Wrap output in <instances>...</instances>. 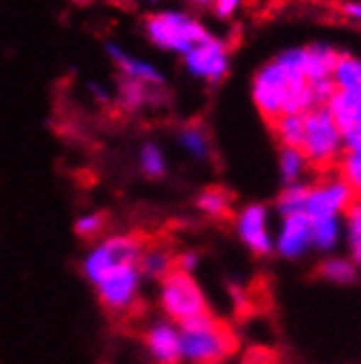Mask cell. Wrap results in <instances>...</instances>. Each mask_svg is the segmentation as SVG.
Here are the masks:
<instances>
[{
	"label": "cell",
	"instance_id": "1",
	"mask_svg": "<svg viewBox=\"0 0 361 364\" xmlns=\"http://www.w3.org/2000/svg\"><path fill=\"white\" fill-rule=\"evenodd\" d=\"M252 101L270 123L280 114H304L318 108L313 88L304 73V48H287L256 70Z\"/></svg>",
	"mask_w": 361,
	"mask_h": 364
},
{
	"label": "cell",
	"instance_id": "2",
	"mask_svg": "<svg viewBox=\"0 0 361 364\" xmlns=\"http://www.w3.org/2000/svg\"><path fill=\"white\" fill-rule=\"evenodd\" d=\"M182 362L187 364H221L237 351V336L228 323L209 314H201L179 325Z\"/></svg>",
	"mask_w": 361,
	"mask_h": 364
},
{
	"label": "cell",
	"instance_id": "3",
	"mask_svg": "<svg viewBox=\"0 0 361 364\" xmlns=\"http://www.w3.org/2000/svg\"><path fill=\"white\" fill-rule=\"evenodd\" d=\"M143 31L156 48L177 53L179 58L189 53L206 36H211L206 24L184 9H160L149 14L143 20Z\"/></svg>",
	"mask_w": 361,
	"mask_h": 364
},
{
	"label": "cell",
	"instance_id": "4",
	"mask_svg": "<svg viewBox=\"0 0 361 364\" xmlns=\"http://www.w3.org/2000/svg\"><path fill=\"white\" fill-rule=\"evenodd\" d=\"M145 246L147 244L138 232H114V235L94 240L82 257V274L90 285H94L101 277L116 268L138 266Z\"/></svg>",
	"mask_w": 361,
	"mask_h": 364
},
{
	"label": "cell",
	"instance_id": "5",
	"mask_svg": "<svg viewBox=\"0 0 361 364\" xmlns=\"http://www.w3.org/2000/svg\"><path fill=\"white\" fill-rule=\"evenodd\" d=\"M158 305L162 316L173 321L175 325L189 323L201 314H209V299H206L201 285L193 277V272L173 268L165 279L158 281Z\"/></svg>",
	"mask_w": 361,
	"mask_h": 364
},
{
	"label": "cell",
	"instance_id": "6",
	"mask_svg": "<svg viewBox=\"0 0 361 364\" xmlns=\"http://www.w3.org/2000/svg\"><path fill=\"white\" fill-rule=\"evenodd\" d=\"M300 149L306 156L309 165H313L318 169L331 167L344 154L346 149L344 134L324 106L304 112V134H302Z\"/></svg>",
	"mask_w": 361,
	"mask_h": 364
},
{
	"label": "cell",
	"instance_id": "7",
	"mask_svg": "<svg viewBox=\"0 0 361 364\" xmlns=\"http://www.w3.org/2000/svg\"><path fill=\"white\" fill-rule=\"evenodd\" d=\"M182 64L193 80L217 86L230 73V46L226 40L211 33L182 55Z\"/></svg>",
	"mask_w": 361,
	"mask_h": 364
},
{
	"label": "cell",
	"instance_id": "8",
	"mask_svg": "<svg viewBox=\"0 0 361 364\" xmlns=\"http://www.w3.org/2000/svg\"><path fill=\"white\" fill-rule=\"evenodd\" d=\"M143 283L145 279L138 266H123L101 277L92 288L103 309L112 311V314H125L138 303Z\"/></svg>",
	"mask_w": 361,
	"mask_h": 364
},
{
	"label": "cell",
	"instance_id": "9",
	"mask_svg": "<svg viewBox=\"0 0 361 364\" xmlns=\"http://www.w3.org/2000/svg\"><path fill=\"white\" fill-rule=\"evenodd\" d=\"M355 200L350 187L340 176H326L320 182L309 187L304 215L309 220H324V218H342L344 211Z\"/></svg>",
	"mask_w": 361,
	"mask_h": 364
},
{
	"label": "cell",
	"instance_id": "10",
	"mask_svg": "<svg viewBox=\"0 0 361 364\" xmlns=\"http://www.w3.org/2000/svg\"><path fill=\"white\" fill-rule=\"evenodd\" d=\"M237 235L241 244L256 257H267L274 252V232L270 226V209L265 204H245L235 220Z\"/></svg>",
	"mask_w": 361,
	"mask_h": 364
},
{
	"label": "cell",
	"instance_id": "11",
	"mask_svg": "<svg viewBox=\"0 0 361 364\" xmlns=\"http://www.w3.org/2000/svg\"><path fill=\"white\" fill-rule=\"evenodd\" d=\"M143 343L149 358L156 364H182V343H179V325L169 318H158L147 325Z\"/></svg>",
	"mask_w": 361,
	"mask_h": 364
},
{
	"label": "cell",
	"instance_id": "12",
	"mask_svg": "<svg viewBox=\"0 0 361 364\" xmlns=\"http://www.w3.org/2000/svg\"><path fill=\"white\" fill-rule=\"evenodd\" d=\"M106 53L110 58V62L116 66V70L121 73L123 80H132V82H140L149 88L162 90L165 88V75L162 70L151 64L149 60L136 58L130 50L123 48L116 42H106Z\"/></svg>",
	"mask_w": 361,
	"mask_h": 364
},
{
	"label": "cell",
	"instance_id": "13",
	"mask_svg": "<svg viewBox=\"0 0 361 364\" xmlns=\"http://www.w3.org/2000/svg\"><path fill=\"white\" fill-rule=\"evenodd\" d=\"M309 248H313L311 220L304 213L282 215L278 232L274 235V250L285 259H300Z\"/></svg>",
	"mask_w": 361,
	"mask_h": 364
},
{
	"label": "cell",
	"instance_id": "14",
	"mask_svg": "<svg viewBox=\"0 0 361 364\" xmlns=\"http://www.w3.org/2000/svg\"><path fill=\"white\" fill-rule=\"evenodd\" d=\"M324 108L331 112L333 121L338 123L342 134L350 132L361 123V95L344 92V90H333Z\"/></svg>",
	"mask_w": 361,
	"mask_h": 364
},
{
	"label": "cell",
	"instance_id": "15",
	"mask_svg": "<svg viewBox=\"0 0 361 364\" xmlns=\"http://www.w3.org/2000/svg\"><path fill=\"white\" fill-rule=\"evenodd\" d=\"M177 145L182 149L189 159L197 161V163H209L213 156V141L209 129H206L201 123H187L177 129Z\"/></svg>",
	"mask_w": 361,
	"mask_h": 364
},
{
	"label": "cell",
	"instance_id": "16",
	"mask_svg": "<svg viewBox=\"0 0 361 364\" xmlns=\"http://www.w3.org/2000/svg\"><path fill=\"white\" fill-rule=\"evenodd\" d=\"M304 48V73L309 84L316 82H331V73L338 60V50L331 44H311V46H302Z\"/></svg>",
	"mask_w": 361,
	"mask_h": 364
},
{
	"label": "cell",
	"instance_id": "17",
	"mask_svg": "<svg viewBox=\"0 0 361 364\" xmlns=\"http://www.w3.org/2000/svg\"><path fill=\"white\" fill-rule=\"evenodd\" d=\"M331 82L335 90L361 95V58L340 53L331 73Z\"/></svg>",
	"mask_w": 361,
	"mask_h": 364
},
{
	"label": "cell",
	"instance_id": "18",
	"mask_svg": "<svg viewBox=\"0 0 361 364\" xmlns=\"http://www.w3.org/2000/svg\"><path fill=\"white\" fill-rule=\"evenodd\" d=\"M175 259H177V255H173L171 250H167L162 246H145V250L138 259V270H140L143 279L160 281L175 268Z\"/></svg>",
	"mask_w": 361,
	"mask_h": 364
},
{
	"label": "cell",
	"instance_id": "19",
	"mask_svg": "<svg viewBox=\"0 0 361 364\" xmlns=\"http://www.w3.org/2000/svg\"><path fill=\"white\" fill-rule=\"evenodd\" d=\"M153 90L156 88H149L140 82H132V80H121L118 82V88H116V101L118 106L125 110V112H140L147 103L151 101L153 97Z\"/></svg>",
	"mask_w": 361,
	"mask_h": 364
},
{
	"label": "cell",
	"instance_id": "20",
	"mask_svg": "<svg viewBox=\"0 0 361 364\" xmlns=\"http://www.w3.org/2000/svg\"><path fill=\"white\" fill-rule=\"evenodd\" d=\"M342 218H324V220H311V242L313 248L328 252L335 250L342 240Z\"/></svg>",
	"mask_w": 361,
	"mask_h": 364
},
{
	"label": "cell",
	"instance_id": "21",
	"mask_svg": "<svg viewBox=\"0 0 361 364\" xmlns=\"http://www.w3.org/2000/svg\"><path fill=\"white\" fill-rule=\"evenodd\" d=\"M272 129L282 147H300L304 134V114H280L272 121Z\"/></svg>",
	"mask_w": 361,
	"mask_h": 364
},
{
	"label": "cell",
	"instance_id": "22",
	"mask_svg": "<svg viewBox=\"0 0 361 364\" xmlns=\"http://www.w3.org/2000/svg\"><path fill=\"white\" fill-rule=\"evenodd\" d=\"M344 228H346V242L352 264L361 266V200L355 198L350 206L344 211Z\"/></svg>",
	"mask_w": 361,
	"mask_h": 364
},
{
	"label": "cell",
	"instance_id": "23",
	"mask_svg": "<svg viewBox=\"0 0 361 364\" xmlns=\"http://www.w3.org/2000/svg\"><path fill=\"white\" fill-rule=\"evenodd\" d=\"M309 167L306 156L302 154L300 147H282L280 156H278V171L285 185H294V182H300L304 171Z\"/></svg>",
	"mask_w": 361,
	"mask_h": 364
},
{
	"label": "cell",
	"instance_id": "24",
	"mask_svg": "<svg viewBox=\"0 0 361 364\" xmlns=\"http://www.w3.org/2000/svg\"><path fill=\"white\" fill-rule=\"evenodd\" d=\"M195 206L209 218H215V220H221L230 213V206H232V198L226 189L221 187H209L204 189L197 200H195Z\"/></svg>",
	"mask_w": 361,
	"mask_h": 364
},
{
	"label": "cell",
	"instance_id": "25",
	"mask_svg": "<svg viewBox=\"0 0 361 364\" xmlns=\"http://www.w3.org/2000/svg\"><path fill=\"white\" fill-rule=\"evenodd\" d=\"M138 165L149 180H160L167 173V154L158 143L147 141L138 151Z\"/></svg>",
	"mask_w": 361,
	"mask_h": 364
},
{
	"label": "cell",
	"instance_id": "26",
	"mask_svg": "<svg viewBox=\"0 0 361 364\" xmlns=\"http://www.w3.org/2000/svg\"><path fill=\"white\" fill-rule=\"evenodd\" d=\"M309 196V185L304 182H294V185H285L276 200V209L282 215H294V213H304V204Z\"/></svg>",
	"mask_w": 361,
	"mask_h": 364
},
{
	"label": "cell",
	"instance_id": "27",
	"mask_svg": "<svg viewBox=\"0 0 361 364\" xmlns=\"http://www.w3.org/2000/svg\"><path fill=\"white\" fill-rule=\"evenodd\" d=\"M320 274L331 283L346 285L357 279V266L352 264L350 257H328L320 266Z\"/></svg>",
	"mask_w": 361,
	"mask_h": 364
},
{
	"label": "cell",
	"instance_id": "28",
	"mask_svg": "<svg viewBox=\"0 0 361 364\" xmlns=\"http://www.w3.org/2000/svg\"><path fill=\"white\" fill-rule=\"evenodd\" d=\"M352 196L361 200V149H344L340 156V173Z\"/></svg>",
	"mask_w": 361,
	"mask_h": 364
},
{
	"label": "cell",
	"instance_id": "29",
	"mask_svg": "<svg viewBox=\"0 0 361 364\" xmlns=\"http://www.w3.org/2000/svg\"><path fill=\"white\" fill-rule=\"evenodd\" d=\"M108 224V215L101 211H88L74 220V235L82 240H96L103 235Z\"/></svg>",
	"mask_w": 361,
	"mask_h": 364
},
{
	"label": "cell",
	"instance_id": "30",
	"mask_svg": "<svg viewBox=\"0 0 361 364\" xmlns=\"http://www.w3.org/2000/svg\"><path fill=\"white\" fill-rule=\"evenodd\" d=\"M245 3H248V0H215L211 9H213L215 18H219V20H232V18H235L245 7Z\"/></svg>",
	"mask_w": 361,
	"mask_h": 364
},
{
	"label": "cell",
	"instance_id": "31",
	"mask_svg": "<svg viewBox=\"0 0 361 364\" xmlns=\"http://www.w3.org/2000/svg\"><path fill=\"white\" fill-rule=\"evenodd\" d=\"M88 92H90V97H92V101L94 103H99V106H110L112 103V95H110V90L103 86V84H99V82H90L88 84Z\"/></svg>",
	"mask_w": 361,
	"mask_h": 364
},
{
	"label": "cell",
	"instance_id": "32",
	"mask_svg": "<svg viewBox=\"0 0 361 364\" xmlns=\"http://www.w3.org/2000/svg\"><path fill=\"white\" fill-rule=\"evenodd\" d=\"M344 143H346V149H361V123L344 134Z\"/></svg>",
	"mask_w": 361,
	"mask_h": 364
},
{
	"label": "cell",
	"instance_id": "33",
	"mask_svg": "<svg viewBox=\"0 0 361 364\" xmlns=\"http://www.w3.org/2000/svg\"><path fill=\"white\" fill-rule=\"evenodd\" d=\"M344 14H346L348 18L361 22V0H352V3H346V5H344Z\"/></svg>",
	"mask_w": 361,
	"mask_h": 364
},
{
	"label": "cell",
	"instance_id": "34",
	"mask_svg": "<svg viewBox=\"0 0 361 364\" xmlns=\"http://www.w3.org/2000/svg\"><path fill=\"white\" fill-rule=\"evenodd\" d=\"M184 3L193 9H211L215 0H184Z\"/></svg>",
	"mask_w": 361,
	"mask_h": 364
},
{
	"label": "cell",
	"instance_id": "35",
	"mask_svg": "<svg viewBox=\"0 0 361 364\" xmlns=\"http://www.w3.org/2000/svg\"><path fill=\"white\" fill-rule=\"evenodd\" d=\"M138 3H145V5H158L162 0H138Z\"/></svg>",
	"mask_w": 361,
	"mask_h": 364
}]
</instances>
